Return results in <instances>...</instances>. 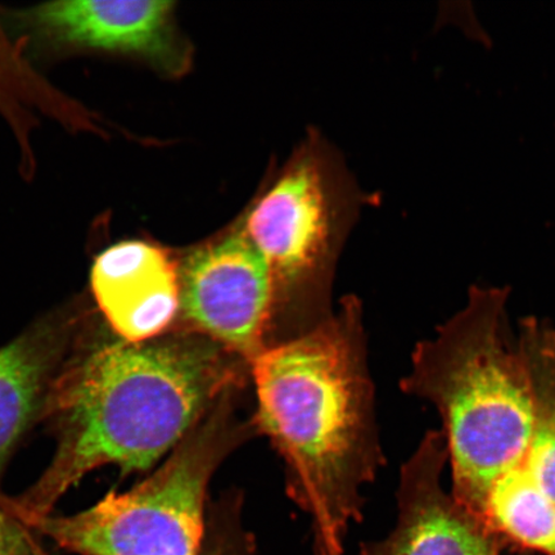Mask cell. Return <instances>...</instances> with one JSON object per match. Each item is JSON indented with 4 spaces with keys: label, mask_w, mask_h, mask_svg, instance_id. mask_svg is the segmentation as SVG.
<instances>
[{
    "label": "cell",
    "mask_w": 555,
    "mask_h": 555,
    "mask_svg": "<svg viewBox=\"0 0 555 555\" xmlns=\"http://www.w3.org/2000/svg\"><path fill=\"white\" fill-rule=\"evenodd\" d=\"M96 319L90 315L48 399L43 422L57 448L39 480L12 498L21 517L52 515L101 467L149 470L225 392L251 384V365L211 338L169 331L131 343Z\"/></svg>",
    "instance_id": "6da1fadb"
},
{
    "label": "cell",
    "mask_w": 555,
    "mask_h": 555,
    "mask_svg": "<svg viewBox=\"0 0 555 555\" xmlns=\"http://www.w3.org/2000/svg\"><path fill=\"white\" fill-rule=\"evenodd\" d=\"M259 434L286 466L287 495L307 513L315 555H344L363 515L362 490L385 464L360 304L349 298L314 327L251 363Z\"/></svg>",
    "instance_id": "7a4b0ae2"
},
{
    "label": "cell",
    "mask_w": 555,
    "mask_h": 555,
    "mask_svg": "<svg viewBox=\"0 0 555 555\" xmlns=\"http://www.w3.org/2000/svg\"><path fill=\"white\" fill-rule=\"evenodd\" d=\"M509 288L469 289L467 307L415 346L401 390L442 420L457 502L480 518L492 486L526 462L532 434L529 370L513 336Z\"/></svg>",
    "instance_id": "3957f363"
},
{
    "label": "cell",
    "mask_w": 555,
    "mask_h": 555,
    "mask_svg": "<svg viewBox=\"0 0 555 555\" xmlns=\"http://www.w3.org/2000/svg\"><path fill=\"white\" fill-rule=\"evenodd\" d=\"M248 387L232 388L154 474L72 516L24 518L35 532L80 555H199L207 490L233 451L259 434L243 413Z\"/></svg>",
    "instance_id": "277c9868"
},
{
    "label": "cell",
    "mask_w": 555,
    "mask_h": 555,
    "mask_svg": "<svg viewBox=\"0 0 555 555\" xmlns=\"http://www.w3.org/2000/svg\"><path fill=\"white\" fill-rule=\"evenodd\" d=\"M177 270L179 305L170 331L211 338L249 365L273 345L274 276L246 235L194 249Z\"/></svg>",
    "instance_id": "5b68a950"
},
{
    "label": "cell",
    "mask_w": 555,
    "mask_h": 555,
    "mask_svg": "<svg viewBox=\"0 0 555 555\" xmlns=\"http://www.w3.org/2000/svg\"><path fill=\"white\" fill-rule=\"evenodd\" d=\"M173 5L166 0H60L3 13L27 48L135 59L177 76L189 62L173 29Z\"/></svg>",
    "instance_id": "8992f818"
},
{
    "label": "cell",
    "mask_w": 555,
    "mask_h": 555,
    "mask_svg": "<svg viewBox=\"0 0 555 555\" xmlns=\"http://www.w3.org/2000/svg\"><path fill=\"white\" fill-rule=\"evenodd\" d=\"M448 460L446 436L428 431L401 467L397 526L359 555H501L504 541L442 488Z\"/></svg>",
    "instance_id": "52a82bcc"
},
{
    "label": "cell",
    "mask_w": 555,
    "mask_h": 555,
    "mask_svg": "<svg viewBox=\"0 0 555 555\" xmlns=\"http://www.w3.org/2000/svg\"><path fill=\"white\" fill-rule=\"evenodd\" d=\"M246 237L269 263L275 282L273 343L287 338L294 295L321 262L327 212L321 179L309 164L291 169L249 212Z\"/></svg>",
    "instance_id": "ba28073f"
},
{
    "label": "cell",
    "mask_w": 555,
    "mask_h": 555,
    "mask_svg": "<svg viewBox=\"0 0 555 555\" xmlns=\"http://www.w3.org/2000/svg\"><path fill=\"white\" fill-rule=\"evenodd\" d=\"M69 304L35 321L0 349V478L35 423L92 311Z\"/></svg>",
    "instance_id": "9c48e42d"
},
{
    "label": "cell",
    "mask_w": 555,
    "mask_h": 555,
    "mask_svg": "<svg viewBox=\"0 0 555 555\" xmlns=\"http://www.w3.org/2000/svg\"><path fill=\"white\" fill-rule=\"evenodd\" d=\"M90 288L111 331L138 343L169 332L179 305L177 263L144 241L103 249L90 270Z\"/></svg>",
    "instance_id": "30bf717a"
},
{
    "label": "cell",
    "mask_w": 555,
    "mask_h": 555,
    "mask_svg": "<svg viewBox=\"0 0 555 555\" xmlns=\"http://www.w3.org/2000/svg\"><path fill=\"white\" fill-rule=\"evenodd\" d=\"M0 117L16 139L20 172L31 180L37 171L33 134L41 117L73 134L108 139L114 125L87 104L55 87L31 64L26 41L12 35L0 11Z\"/></svg>",
    "instance_id": "8fae6325"
},
{
    "label": "cell",
    "mask_w": 555,
    "mask_h": 555,
    "mask_svg": "<svg viewBox=\"0 0 555 555\" xmlns=\"http://www.w3.org/2000/svg\"><path fill=\"white\" fill-rule=\"evenodd\" d=\"M480 519L505 545L555 555V502L526 462L492 486Z\"/></svg>",
    "instance_id": "7c38bea8"
},
{
    "label": "cell",
    "mask_w": 555,
    "mask_h": 555,
    "mask_svg": "<svg viewBox=\"0 0 555 555\" xmlns=\"http://www.w3.org/2000/svg\"><path fill=\"white\" fill-rule=\"evenodd\" d=\"M518 341L532 390V434L526 466L555 502V328L546 319L519 323Z\"/></svg>",
    "instance_id": "4fadbf2b"
},
{
    "label": "cell",
    "mask_w": 555,
    "mask_h": 555,
    "mask_svg": "<svg viewBox=\"0 0 555 555\" xmlns=\"http://www.w3.org/2000/svg\"><path fill=\"white\" fill-rule=\"evenodd\" d=\"M242 496L228 492L208 505L206 532L199 555H254L251 535L241 522Z\"/></svg>",
    "instance_id": "5bb4252c"
},
{
    "label": "cell",
    "mask_w": 555,
    "mask_h": 555,
    "mask_svg": "<svg viewBox=\"0 0 555 555\" xmlns=\"http://www.w3.org/2000/svg\"><path fill=\"white\" fill-rule=\"evenodd\" d=\"M13 506L12 498L0 492V555H48Z\"/></svg>",
    "instance_id": "9a60e30c"
}]
</instances>
